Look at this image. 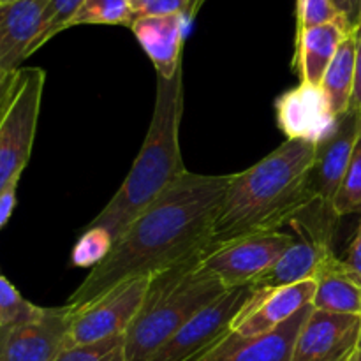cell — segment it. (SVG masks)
<instances>
[{
	"label": "cell",
	"instance_id": "4fadbf2b",
	"mask_svg": "<svg viewBox=\"0 0 361 361\" xmlns=\"http://www.w3.org/2000/svg\"><path fill=\"white\" fill-rule=\"evenodd\" d=\"M314 295L316 281L279 289H254V295L236 316L231 331L242 337H256L277 330L303 307L312 305Z\"/></svg>",
	"mask_w": 361,
	"mask_h": 361
},
{
	"label": "cell",
	"instance_id": "8992f818",
	"mask_svg": "<svg viewBox=\"0 0 361 361\" xmlns=\"http://www.w3.org/2000/svg\"><path fill=\"white\" fill-rule=\"evenodd\" d=\"M295 242L291 235L281 231L249 233L210 245L201 256V264L226 289L250 286Z\"/></svg>",
	"mask_w": 361,
	"mask_h": 361
},
{
	"label": "cell",
	"instance_id": "7a4b0ae2",
	"mask_svg": "<svg viewBox=\"0 0 361 361\" xmlns=\"http://www.w3.org/2000/svg\"><path fill=\"white\" fill-rule=\"evenodd\" d=\"M316 143L286 140L252 168L231 175L212 245L256 231H279L312 204L307 176Z\"/></svg>",
	"mask_w": 361,
	"mask_h": 361
},
{
	"label": "cell",
	"instance_id": "44dd1931",
	"mask_svg": "<svg viewBox=\"0 0 361 361\" xmlns=\"http://www.w3.org/2000/svg\"><path fill=\"white\" fill-rule=\"evenodd\" d=\"M130 0H85L78 9L76 16L69 23L71 27L78 25H126L134 23Z\"/></svg>",
	"mask_w": 361,
	"mask_h": 361
},
{
	"label": "cell",
	"instance_id": "9c48e42d",
	"mask_svg": "<svg viewBox=\"0 0 361 361\" xmlns=\"http://www.w3.org/2000/svg\"><path fill=\"white\" fill-rule=\"evenodd\" d=\"M150 277H136L116 286L83 309H71L67 349L95 344L106 338L126 335L147 296Z\"/></svg>",
	"mask_w": 361,
	"mask_h": 361
},
{
	"label": "cell",
	"instance_id": "74e56055",
	"mask_svg": "<svg viewBox=\"0 0 361 361\" xmlns=\"http://www.w3.org/2000/svg\"><path fill=\"white\" fill-rule=\"evenodd\" d=\"M7 2H13V0H0V4H7Z\"/></svg>",
	"mask_w": 361,
	"mask_h": 361
},
{
	"label": "cell",
	"instance_id": "2e32d148",
	"mask_svg": "<svg viewBox=\"0 0 361 361\" xmlns=\"http://www.w3.org/2000/svg\"><path fill=\"white\" fill-rule=\"evenodd\" d=\"M187 16L183 13L166 16L136 18L130 30L154 63L157 76L171 78L182 69L183 30Z\"/></svg>",
	"mask_w": 361,
	"mask_h": 361
},
{
	"label": "cell",
	"instance_id": "484cf974",
	"mask_svg": "<svg viewBox=\"0 0 361 361\" xmlns=\"http://www.w3.org/2000/svg\"><path fill=\"white\" fill-rule=\"evenodd\" d=\"M296 21L298 28H312L349 20L335 6L334 0H296Z\"/></svg>",
	"mask_w": 361,
	"mask_h": 361
},
{
	"label": "cell",
	"instance_id": "603a6c76",
	"mask_svg": "<svg viewBox=\"0 0 361 361\" xmlns=\"http://www.w3.org/2000/svg\"><path fill=\"white\" fill-rule=\"evenodd\" d=\"M113 247V238L102 228H87L80 236L73 249L71 263L76 268H92L102 263L109 256Z\"/></svg>",
	"mask_w": 361,
	"mask_h": 361
},
{
	"label": "cell",
	"instance_id": "4dcf8cb0",
	"mask_svg": "<svg viewBox=\"0 0 361 361\" xmlns=\"http://www.w3.org/2000/svg\"><path fill=\"white\" fill-rule=\"evenodd\" d=\"M18 71L9 73V71L0 69V116H2L4 109H6L7 102H9V99H11V94H13V90H14V83H16Z\"/></svg>",
	"mask_w": 361,
	"mask_h": 361
},
{
	"label": "cell",
	"instance_id": "d6a6232c",
	"mask_svg": "<svg viewBox=\"0 0 361 361\" xmlns=\"http://www.w3.org/2000/svg\"><path fill=\"white\" fill-rule=\"evenodd\" d=\"M335 6L341 9V13L344 14L349 20V23L355 25L358 21V13H360V2L361 0H334Z\"/></svg>",
	"mask_w": 361,
	"mask_h": 361
},
{
	"label": "cell",
	"instance_id": "52a82bcc",
	"mask_svg": "<svg viewBox=\"0 0 361 361\" xmlns=\"http://www.w3.org/2000/svg\"><path fill=\"white\" fill-rule=\"evenodd\" d=\"M252 295V286L228 289L187 321L148 361H200L233 330L236 316Z\"/></svg>",
	"mask_w": 361,
	"mask_h": 361
},
{
	"label": "cell",
	"instance_id": "ffe728a7",
	"mask_svg": "<svg viewBox=\"0 0 361 361\" xmlns=\"http://www.w3.org/2000/svg\"><path fill=\"white\" fill-rule=\"evenodd\" d=\"M356 34H358V27H355L345 35L321 83L335 116L348 113L351 106L353 85H355Z\"/></svg>",
	"mask_w": 361,
	"mask_h": 361
},
{
	"label": "cell",
	"instance_id": "5bb4252c",
	"mask_svg": "<svg viewBox=\"0 0 361 361\" xmlns=\"http://www.w3.org/2000/svg\"><path fill=\"white\" fill-rule=\"evenodd\" d=\"M310 310L312 305L303 307L277 330L256 337H242L229 331L200 361H293L296 337Z\"/></svg>",
	"mask_w": 361,
	"mask_h": 361
},
{
	"label": "cell",
	"instance_id": "ba28073f",
	"mask_svg": "<svg viewBox=\"0 0 361 361\" xmlns=\"http://www.w3.org/2000/svg\"><path fill=\"white\" fill-rule=\"evenodd\" d=\"M69 305H32L27 314L0 328V361H55L67 349Z\"/></svg>",
	"mask_w": 361,
	"mask_h": 361
},
{
	"label": "cell",
	"instance_id": "e575fe53",
	"mask_svg": "<svg viewBox=\"0 0 361 361\" xmlns=\"http://www.w3.org/2000/svg\"><path fill=\"white\" fill-rule=\"evenodd\" d=\"M348 361H361V355H360V353L355 351V355H353L351 358H349Z\"/></svg>",
	"mask_w": 361,
	"mask_h": 361
},
{
	"label": "cell",
	"instance_id": "6da1fadb",
	"mask_svg": "<svg viewBox=\"0 0 361 361\" xmlns=\"http://www.w3.org/2000/svg\"><path fill=\"white\" fill-rule=\"evenodd\" d=\"M229 180L231 175L183 173L130 222L67 305L83 309L130 279L152 277L201 256L214 240Z\"/></svg>",
	"mask_w": 361,
	"mask_h": 361
},
{
	"label": "cell",
	"instance_id": "277c9868",
	"mask_svg": "<svg viewBox=\"0 0 361 361\" xmlns=\"http://www.w3.org/2000/svg\"><path fill=\"white\" fill-rule=\"evenodd\" d=\"M201 256L152 275L143 305L123 335L127 361L150 360L187 321L228 291L201 264Z\"/></svg>",
	"mask_w": 361,
	"mask_h": 361
},
{
	"label": "cell",
	"instance_id": "7402d4cb",
	"mask_svg": "<svg viewBox=\"0 0 361 361\" xmlns=\"http://www.w3.org/2000/svg\"><path fill=\"white\" fill-rule=\"evenodd\" d=\"M334 208L338 217L361 212V129L356 137L355 148H353L348 171H345L341 189L335 196Z\"/></svg>",
	"mask_w": 361,
	"mask_h": 361
},
{
	"label": "cell",
	"instance_id": "3957f363",
	"mask_svg": "<svg viewBox=\"0 0 361 361\" xmlns=\"http://www.w3.org/2000/svg\"><path fill=\"white\" fill-rule=\"evenodd\" d=\"M182 115L183 67L171 78L157 76L154 116L143 147L122 187L88 228L106 229L115 243L130 222L187 171L180 152Z\"/></svg>",
	"mask_w": 361,
	"mask_h": 361
},
{
	"label": "cell",
	"instance_id": "cb8c5ba5",
	"mask_svg": "<svg viewBox=\"0 0 361 361\" xmlns=\"http://www.w3.org/2000/svg\"><path fill=\"white\" fill-rule=\"evenodd\" d=\"M83 2L85 0H49L48 7L44 11V16H42L41 32H39L34 44L30 46L28 56L34 55L41 46H44L56 34H60L62 30H67L69 23L76 16L78 9H80Z\"/></svg>",
	"mask_w": 361,
	"mask_h": 361
},
{
	"label": "cell",
	"instance_id": "83f0119b",
	"mask_svg": "<svg viewBox=\"0 0 361 361\" xmlns=\"http://www.w3.org/2000/svg\"><path fill=\"white\" fill-rule=\"evenodd\" d=\"M134 16H166L183 13L190 21V0H130Z\"/></svg>",
	"mask_w": 361,
	"mask_h": 361
},
{
	"label": "cell",
	"instance_id": "d590c367",
	"mask_svg": "<svg viewBox=\"0 0 361 361\" xmlns=\"http://www.w3.org/2000/svg\"><path fill=\"white\" fill-rule=\"evenodd\" d=\"M356 353H360V355H361V330H360V338H358V348H356Z\"/></svg>",
	"mask_w": 361,
	"mask_h": 361
},
{
	"label": "cell",
	"instance_id": "8d00e7d4",
	"mask_svg": "<svg viewBox=\"0 0 361 361\" xmlns=\"http://www.w3.org/2000/svg\"><path fill=\"white\" fill-rule=\"evenodd\" d=\"M356 25H360L361 27V2H360V13H358V21H356Z\"/></svg>",
	"mask_w": 361,
	"mask_h": 361
},
{
	"label": "cell",
	"instance_id": "836d02e7",
	"mask_svg": "<svg viewBox=\"0 0 361 361\" xmlns=\"http://www.w3.org/2000/svg\"><path fill=\"white\" fill-rule=\"evenodd\" d=\"M203 4H204V0H194V7H192L194 16H196V13H197V11H200V7L203 6Z\"/></svg>",
	"mask_w": 361,
	"mask_h": 361
},
{
	"label": "cell",
	"instance_id": "5b68a950",
	"mask_svg": "<svg viewBox=\"0 0 361 361\" xmlns=\"http://www.w3.org/2000/svg\"><path fill=\"white\" fill-rule=\"evenodd\" d=\"M46 73L41 67H21L14 90L0 116V192L20 182L30 159L41 113Z\"/></svg>",
	"mask_w": 361,
	"mask_h": 361
},
{
	"label": "cell",
	"instance_id": "30bf717a",
	"mask_svg": "<svg viewBox=\"0 0 361 361\" xmlns=\"http://www.w3.org/2000/svg\"><path fill=\"white\" fill-rule=\"evenodd\" d=\"M360 129L361 111L349 109L344 115L337 116L334 129L316 145L312 168L307 176V189L312 197L309 208L337 215L334 201L348 171Z\"/></svg>",
	"mask_w": 361,
	"mask_h": 361
},
{
	"label": "cell",
	"instance_id": "7c38bea8",
	"mask_svg": "<svg viewBox=\"0 0 361 361\" xmlns=\"http://www.w3.org/2000/svg\"><path fill=\"white\" fill-rule=\"evenodd\" d=\"M279 129L288 140L319 143L335 126L334 115L321 85L300 83L275 101Z\"/></svg>",
	"mask_w": 361,
	"mask_h": 361
},
{
	"label": "cell",
	"instance_id": "e0dca14e",
	"mask_svg": "<svg viewBox=\"0 0 361 361\" xmlns=\"http://www.w3.org/2000/svg\"><path fill=\"white\" fill-rule=\"evenodd\" d=\"M353 28L355 27L349 21H334L312 28H296L293 66L298 71L302 83H323L324 73L334 60L338 46Z\"/></svg>",
	"mask_w": 361,
	"mask_h": 361
},
{
	"label": "cell",
	"instance_id": "1f68e13d",
	"mask_svg": "<svg viewBox=\"0 0 361 361\" xmlns=\"http://www.w3.org/2000/svg\"><path fill=\"white\" fill-rule=\"evenodd\" d=\"M344 261L361 277V219H360L358 231H356L355 240H353L351 247H349L348 250V257H345Z\"/></svg>",
	"mask_w": 361,
	"mask_h": 361
},
{
	"label": "cell",
	"instance_id": "4316f807",
	"mask_svg": "<svg viewBox=\"0 0 361 361\" xmlns=\"http://www.w3.org/2000/svg\"><path fill=\"white\" fill-rule=\"evenodd\" d=\"M34 303L27 302L16 288L0 275V328L27 314Z\"/></svg>",
	"mask_w": 361,
	"mask_h": 361
},
{
	"label": "cell",
	"instance_id": "9a60e30c",
	"mask_svg": "<svg viewBox=\"0 0 361 361\" xmlns=\"http://www.w3.org/2000/svg\"><path fill=\"white\" fill-rule=\"evenodd\" d=\"M49 0H13L0 4V69H20L41 32Z\"/></svg>",
	"mask_w": 361,
	"mask_h": 361
},
{
	"label": "cell",
	"instance_id": "d4e9b609",
	"mask_svg": "<svg viewBox=\"0 0 361 361\" xmlns=\"http://www.w3.org/2000/svg\"><path fill=\"white\" fill-rule=\"evenodd\" d=\"M123 344L126 338L118 335L95 344L74 345L66 349L55 361H127Z\"/></svg>",
	"mask_w": 361,
	"mask_h": 361
},
{
	"label": "cell",
	"instance_id": "d6986e66",
	"mask_svg": "<svg viewBox=\"0 0 361 361\" xmlns=\"http://www.w3.org/2000/svg\"><path fill=\"white\" fill-rule=\"evenodd\" d=\"M331 243L316 242L309 236L296 240L268 270L252 282L254 289H279L298 282L314 281L324 257L330 256Z\"/></svg>",
	"mask_w": 361,
	"mask_h": 361
},
{
	"label": "cell",
	"instance_id": "f1b7e54d",
	"mask_svg": "<svg viewBox=\"0 0 361 361\" xmlns=\"http://www.w3.org/2000/svg\"><path fill=\"white\" fill-rule=\"evenodd\" d=\"M358 27V34H356V60H355V85H353V95H351V106L349 109L353 111H361V27Z\"/></svg>",
	"mask_w": 361,
	"mask_h": 361
},
{
	"label": "cell",
	"instance_id": "ac0fdd59",
	"mask_svg": "<svg viewBox=\"0 0 361 361\" xmlns=\"http://www.w3.org/2000/svg\"><path fill=\"white\" fill-rule=\"evenodd\" d=\"M312 309L361 316V277L334 252L324 257L316 275Z\"/></svg>",
	"mask_w": 361,
	"mask_h": 361
},
{
	"label": "cell",
	"instance_id": "8fae6325",
	"mask_svg": "<svg viewBox=\"0 0 361 361\" xmlns=\"http://www.w3.org/2000/svg\"><path fill=\"white\" fill-rule=\"evenodd\" d=\"M361 316L310 310L293 349V361H348L358 348Z\"/></svg>",
	"mask_w": 361,
	"mask_h": 361
},
{
	"label": "cell",
	"instance_id": "f546056e",
	"mask_svg": "<svg viewBox=\"0 0 361 361\" xmlns=\"http://www.w3.org/2000/svg\"><path fill=\"white\" fill-rule=\"evenodd\" d=\"M16 190L18 182H14L0 192V229L7 224V221L13 215L14 207H16Z\"/></svg>",
	"mask_w": 361,
	"mask_h": 361
}]
</instances>
